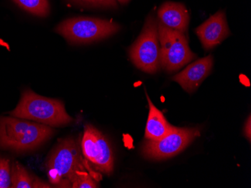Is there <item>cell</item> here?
I'll return each instance as SVG.
<instances>
[{"label": "cell", "instance_id": "d6986e66", "mask_svg": "<svg viewBox=\"0 0 251 188\" xmlns=\"http://www.w3.org/2000/svg\"><path fill=\"white\" fill-rule=\"evenodd\" d=\"M118 1L121 3H125V2H127L128 0H118Z\"/></svg>", "mask_w": 251, "mask_h": 188}, {"label": "cell", "instance_id": "8fae6325", "mask_svg": "<svg viewBox=\"0 0 251 188\" xmlns=\"http://www.w3.org/2000/svg\"><path fill=\"white\" fill-rule=\"evenodd\" d=\"M159 21L170 29L185 34L190 22L188 11L183 4L178 2H165L158 11Z\"/></svg>", "mask_w": 251, "mask_h": 188}, {"label": "cell", "instance_id": "277c9868", "mask_svg": "<svg viewBox=\"0 0 251 188\" xmlns=\"http://www.w3.org/2000/svg\"><path fill=\"white\" fill-rule=\"evenodd\" d=\"M120 28L119 25L113 21L79 17L63 21L55 31L68 42L80 44L109 37L118 32Z\"/></svg>", "mask_w": 251, "mask_h": 188}, {"label": "cell", "instance_id": "9a60e30c", "mask_svg": "<svg viewBox=\"0 0 251 188\" xmlns=\"http://www.w3.org/2000/svg\"><path fill=\"white\" fill-rule=\"evenodd\" d=\"M11 164L6 158L0 157V188H11Z\"/></svg>", "mask_w": 251, "mask_h": 188}, {"label": "cell", "instance_id": "4fadbf2b", "mask_svg": "<svg viewBox=\"0 0 251 188\" xmlns=\"http://www.w3.org/2000/svg\"><path fill=\"white\" fill-rule=\"evenodd\" d=\"M37 178L32 176L20 163L15 162L11 165V188H35Z\"/></svg>", "mask_w": 251, "mask_h": 188}, {"label": "cell", "instance_id": "2e32d148", "mask_svg": "<svg viewBox=\"0 0 251 188\" xmlns=\"http://www.w3.org/2000/svg\"><path fill=\"white\" fill-rule=\"evenodd\" d=\"M71 2L79 5L88 6L105 7V8H116L118 6L115 0H70Z\"/></svg>", "mask_w": 251, "mask_h": 188}, {"label": "cell", "instance_id": "e0dca14e", "mask_svg": "<svg viewBox=\"0 0 251 188\" xmlns=\"http://www.w3.org/2000/svg\"><path fill=\"white\" fill-rule=\"evenodd\" d=\"M99 181L92 176L81 178L73 185V188H99Z\"/></svg>", "mask_w": 251, "mask_h": 188}, {"label": "cell", "instance_id": "9c48e42d", "mask_svg": "<svg viewBox=\"0 0 251 188\" xmlns=\"http://www.w3.org/2000/svg\"><path fill=\"white\" fill-rule=\"evenodd\" d=\"M196 33L205 50L218 45L230 34L225 13L220 11L210 17L196 29Z\"/></svg>", "mask_w": 251, "mask_h": 188}, {"label": "cell", "instance_id": "ac0fdd59", "mask_svg": "<svg viewBox=\"0 0 251 188\" xmlns=\"http://www.w3.org/2000/svg\"><path fill=\"white\" fill-rule=\"evenodd\" d=\"M244 132H245V137L248 139V140H251V116L248 118V121L246 122L245 124V129H244Z\"/></svg>", "mask_w": 251, "mask_h": 188}, {"label": "cell", "instance_id": "3957f363", "mask_svg": "<svg viewBox=\"0 0 251 188\" xmlns=\"http://www.w3.org/2000/svg\"><path fill=\"white\" fill-rule=\"evenodd\" d=\"M10 115L50 127L66 125L74 120L68 114L63 102L41 96L32 90L23 92L18 106Z\"/></svg>", "mask_w": 251, "mask_h": 188}, {"label": "cell", "instance_id": "6da1fadb", "mask_svg": "<svg viewBox=\"0 0 251 188\" xmlns=\"http://www.w3.org/2000/svg\"><path fill=\"white\" fill-rule=\"evenodd\" d=\"M45 167L49 182L55 188H73L84 177L92 176L99 182L101 179L100 172L84 158L81 145L72 137L59 141L49 154Z\"/></svg>", "mask_w": 251, "mask_h": 188}, {"label": "cell", "instance_id": "8992f818", "mask_svg": "<svg viewBox=\"0 0 251 188\" xmlns=\"http://www.w3.org/2000/svg\"><path fill=\"white\" fill-rule=\"evenodd\" d=\"M129 56L137 68L149 74L160 68V44L158 21L153 15L147 18L142 33L129 50Z\"/></svg>", "mask_w": 251, "mask_h": 188}, {"label": "cell", "instance_id": "5b68a950", "mask_svg": "<svg viewBox=\"0 0 251 188\" xmlns=\"http://www.w3.org/2000/svg\"><path fill=\"white\" fill-rule=\"evenodd\" d=\"M160 44V67L168 72H175L197 58L189 47L185 34L170 29L158 21Z\"/></svg>", "mask_w": 251, "mask_h": 188}, {"label": "cell", "instance_id": "52a82bcc", "mask_svg": "<svg viewBox=\"0 0 251 188\" xmlns=\"http://www.w3.org/2000/svg\"><path fill=\"white\" fill-rule=\"evenodd\" d=\"M198 127H175L173 131L158 140H148L142 146L145 158L155 161L168 159L185 149L200 137Z\"/></svg>", "mask_w": 251, "mask_h": 188}, {"label": "cell", "instance_id": "ba28073f", "mask_svg": "<svg viewBox=\"0 0 251 188\" xmlns=\"http://www.w3.org/2000/svg\"><path fill=\"white\" fill-rule=\"evenodd\" d=\"M81 149L89 164L97 172L110 175L114 169V154L108 140L91 125L84 127Z\"/></svg>", "mask_w": 251, "mask_h": 188}, {"label": "cell", "instance_id": "5bb4252c", "mask_svg": "<svg viewBox=\"0 0 251 188\" xmlns=\"http://www.w3.org/2000/svg\"><path fill=\"white\" fill-rule=\"evenodd\" d=\"M18 6L32 15L46 17L50 12L49 0H12Z\"/></svg>", "mask_w": 251, "mask_h": 188}, {"label": "cell", "instance_id": "7c38bea8", "mask_svg": "<svg viewBox=\"0 0 251 188\" xmlns=\"http://www.w3.org/2000/svg\"><path fill=\"white\" fill-rule=\"evenodd\" d=\"M148 104H149V113L145 128V138L148 140H158L163 138L174 130V126L169 124L163 115L147 95Z\"/></svg>", "mask_w": 251, "mask_h": 188}, {"label": "cell", "instance_id": "7a4b0ae2", "mask_svg": "<svg viewBox=\"0 0 251 188\" xmlns=\"http://www.w3.org/2000/svg\"><path fill=\"white\" fill-rule=\"evenodd\" d=\"M50 126L16 117H0V148L23 152L32 151L50 138Z\"/></svg>", "mask_w": 251, "mask_h": 188}, {"label": "cell", "instance_id": "30bf717a", "mask_svg": "<svg viewBox=\"0 0 251 188\" xmlns=\"http://www.w3.org/2000/svg\"><path fill=\"white\" fill-rule=\"evenodd\" d=\"M213 64V57L209 55L189 64L183 71L173 77V80L177 82L184 91L188 93H193L211 74Z\"/></svg>", "mask_w": 251, "mask_h": 188}]
</instances>
